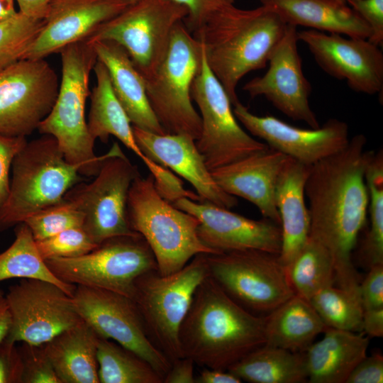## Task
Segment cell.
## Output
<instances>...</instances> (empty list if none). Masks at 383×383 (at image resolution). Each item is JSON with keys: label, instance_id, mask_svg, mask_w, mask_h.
Wrapping results in <instances>:
<instances>
[{"label": "cell", "instance_id": "obj_12", "mask_svg": "<svg viewBox=\"0 0 383 383\" xmlns=\"http://www.w3.org/2000/svg\"><path fill=\"white\" fill-rule=\"evenodd\" d=\"M191 95L201 121V135L196 145L210 171L269 148L239 125L230 99L207 64L204 48Z\"/></svg>", "mask_w": 383, "mask_h": 383}, {"label": "cell", "instance_id": "obj_29", "mask_svg": "<svg viewBox=\"0 0 383 383\" xmlns=\"http://www.w3.org/2000/svg\"><path fill=\"white\" fill-rule=\"evenodd\" d=\"M99 340L98 334L82 320L43 344L62 383H99Z\"/></svg>", "mask_w": 383, "mask_h": 383}, {"label": "cell", "instance_id": "obj_41", "mask_svg": "<svg viewBox=\"0 0 383 383\" xmlns=\"http://www.w3.org/2000/svg\"><path fill=\"white\" fill-rule=\"evenodd\" d=\"M172 1L187 9L188 14L183 22L192 34L199 31L214 14L235 2V0Z\"/></svg>", "mask_w": 383, "mask_h": 383}, {"label": "cell", "instance_id": "obj_45", "mask_svg": "<svg viewBox=\"0 0 383 383\" xmlns=\"http://www.w3.org/2000/svg\"><path fill=\"white\" fill-rule=\"evenodd\" d=\"M22 363L16 343H0V383H21Z\"/></svg>", "mask_w": 383, "mask_h": 383}, {"label": "cell", "instance_id": "obj_26", "mask_svg": "<svg viewBox=\"0 0 383 383\" xmlns=\"http://www.w3.org/2000/svg\"><path fill=\"white\" fill-rule=\"evenodd\" d=\"M89 43L92 45L97 60L106 66L114 94L133 126L157 134H166L150 106L143 78L126 50L111 40Z\"/></svg>", "mask_w": 383, "mask_h": 383}, {"label": "cell", "instance_id": "obj_49", "mask_svg": "<svg viewBox=\"0 0 383 383\" xmlns=\"http://www.w3.org/2000/svg\"><path fill=\"white\" fill-rule=\"evenodd\" d=\"M242 380L228 372L216 369L203 367L198 376L195 377V383H240Z\"/></svg>", "mask_w": 383, "mask_h": 383}, {"label": "cell", "instance_id": "obj_38", "mask_svg": "<svg viewBox=\"0 0 383 383\" xmlns=\"http://www.w3.org/2000/svg\"><path fill=\"white\" fill-rule=\"evenodd\" d=\"M84 215L71 201L64 199L27 218L25 223L35 240H40L70 228H82Z\"/></svg>", "mask_w": 383, "mask_h": 383}, {"label": "cell", "instance_id": "obj_22", "mask_svg": "<svg viewBox=\"0 0 383 383\" xmlns=\"http://www.w3.org/2000/svg\"><path fill=\"white\" fill-rule=\"evenodd\" d=\"M133 130L142 152L189 182L202 201L229 209L238 204L235 196L216 184L193 138L182 134H157L135 126Z\"/></svg>", "mask_w": 383, "mask_h": 383}, {"label": "cell", "instance_id": "obj_11", "mask_svg": "<svg viewBox=\"0 0 383 383\" xmlns=\"http://www.w3.org/2000/svg\"><path fill=\"white\" fill-rule=\"evenodd\" d=\"M206 258L209 275L250 312L270 313L295 294L277 255L242 250L208 253Z\"/></svg>", "mask_w": 383, "mask_h": 383}, {"label": "cell", "instance_id": "obj_17", "mask_svg": "<svg viewBox=\"0 0 383 383\" xmlns=\"http://www.w3.org/2000/svg\"><path fill=\"white\" fill-rule=\"evenodd\" d=\"M296 28L287 24L282 38L270 57L266 73L250 79L243 89L252 98L265 96L292 120L318 128L319 122L309 101L311 86L304 74L298 52Z\"/></svg>", "mask_w": 383, "mask_h": 383}, {"label": "cell", "instance_id": "obj_14", "mask_svg": "<svg viewBox=\"0 0 383 383\" xmlns=\"http://www.w3.org/2000/svg\"><path fill=\"white\" fill-rule=\"evenodd\" d=\"M59 85L44 58L23 59L0 70V134L26 137L38 129L55 104Z\"/></svg>", "mask_w": 383, "mask_h": 383}, {"label": "cell", "instance_id": "obj_15", "mask_svg": "<svg viewBox=\"0 0 383 383\" xmlns=\"http://www.w3.org/2000/svg\"><path fill=\"white\" fill-rule=\"evenodd\" d=\"M72 300L82 319L99 337L134 352L163 377L167 373L172 364L150 340L131 298L107 289L76 285Z\"/></svg>", "mask_w": 383, "mask_h": 383}, {"label": "cell", "instance_id": "obj_23", "mask_svg": "<svg viewBox=\"0 0 383 383\" xmlns=\"http://www.w3.org/2000/svg\"><path fill=\"white\" fill-rule=\"evenodd\" d=\"M288 156L268 148L211 171L216 184L226 193L256 206L265 218L280 226L275 204V187Z\"/></svg>", "mask_w": 383, "mask_h": 383}, {"label": "cell", "instance_id": "obj_54", "mask_svg": "<svg viewBox=\"0 0 383 383\" xmlns=\"http://www.w3.org/2000/svg\"><path fill=\"white\" fill-rule=\"evenodd\" d=\"M131 1H136V0H131Z\"/></svg>", "mask_w": 383, "mask_h": 383}, {"label": "cell", "instance_id": "obj_44", "mask_svg": "<svg viewBox=\"0 0 383 383\" xmlns=\"http://www.w3.org/2000/svg\"><path fill=\"white\" fill-rule=\"evenodd\" d=\"M359 294L363 310L383 307V265L369 268L366 277L360 283Z\"/></svg>", "mask_w": 383, "mask_h": 383}, {"label": "cell", "instance_id": "obj_6", "mask_svg": "<svg viewBox=\"0 0 383 383\" xmlns=\"http://www.w3.org/2000/svg\"><path fill=\"white\" fill-rule=\"evenodd\" d=\"M127 213L131 228L145 238L162 275L179 271L199 254L216 253L199 238V220L164 199L151 174L133 182Z\"/></svg>", "mask_w": 383, "mask_h": 383}, {"label": "cell", "instance_id": "obj_30", "mask_svg": "<svg viewBox=\"0 0 383 383\" xmlns=\"http://www.w3.org/2000/svg\"><path fill=\"white\" fill-rule=\"evenodd\" d=\"M326 328L309 301L295 294L265 317V345L304 353Z\"/></svg>", "mask_w": 383, "mask_h": 383}, {"label": "cell", "instance_id": "obj_10", "mask_svg": "<svg viewBox=\"0 0 383 383\" xmlns=\"http://www.w3.org/2000/svg\"><path fill=\"white\" fill-rule=\"evenodd\" d=\"M45 261L65 283L107 289L131 299L136 278L157 270L154 254L140 233L109 238L79 257Z\"/></svg>", "mask_w": 383, "mask_h": 383}, {"label": "cell", "instance_id": "obj_13", "mask_svg": "<svg viewBox=\"0 0 383 383\" xmlns=\"http://www.w3.org/2000/svg\"><path fill=\"white\" fill-rule=\"evenodd\" d=\"M122 150L103 162L93 181L79 182L65 198L84 215L82 228L97 245L118 235H135L129 223L127 202L130 187L140 176Z\"/></svg>", "mask_w": 383, "mask_h": 383}, {"label": "cell", "instance_id": "obj_7", "mask_svg": "<svg viewBox=\"0 0 383 383\" xmlns=\"http://www.w3.org/2000/svg\"><path fill=\"white\" fill-rule=\"evenodd\" d=\"M203 55L201 41L181 21L172 30L163 60L143 78L150 106L167 134L187 135L195 141L200 137L201 121L192 104L191 89Z\"/></svg>", "mask_w": 383, "mask_h": 383}, {"label": "cell", "instance_id": "obj_53", "mask_svg": "<svg viewBox=\"0 0 383 383\" xmlns=\"http://www.w3.org/2000/svg\"><path fill=\"white\" fill-rule=\"evenodd\" d=\"M338 3H340V4H347V0H334Z\"/></svg>", "mask_w": 383, "mask_h": 383}, {"label": "cell", "instance_id": "obj_21", "mask_svg": "<svg viewBox=\"0 0 383 383\" xmlns=\"http://www.w3.org/2000/svg\"><path fill=\"white\" fill-rule=\"evenodd\" d=\"M131 0H51L43 26L24 59H41L89 37Z\"/></svg>", "mask_w": 383, "mask_h": 383}, {"label": "cell", "instance_id": "obj_37", "mask_svg": "<svg viewBox=\"0 0 383 383\" xmlns=\"http://www.w3.org/2000/svg\"><path fill=\"white\" fill-rule=\"evenodd\" d=\"M43 26V19L20 11L0 20V70L25 58Z\"/></svg>", "mask_w": 383, "mask_h": 383}, {"label": "cell", "instance_id": "obj_25", "mask_svg": "<svg viewBox=\"0 0 383 383\" xmlns=\"http://www.w3.org/2000/svg\"><path fill=\"white\" fill-rule=\"evenodd\" d=\"M310 167L287 157L277 177L275 204L282 233L277 257L284 268L299 254L309 237L310 216L305 201V185Z\"/></svg>", "mask_w": 383, "mask_h": 383}, {"label": "cell", "instance_id": "obj_4", "mask_svg": "<svg viewBox=\"0 0 383 383\" xmlns=\"http://www.w3.org/2000/svg\"><path fill=\"white\" fill-rule=\"evenodd\" d=\"M59 52L62 77L57 96L38 130L56 139L66 160L79 165L83 177H95L104 160L121 150L114 142L106 153L97 156L95 140L88 131L85 106L90 95V74L97 56L92 45L85 39L67 45Z\"/></svg>", "mask_w": 383, "mask_h": 383}, {"label": "cell", "instance_id": "obj_47", "mask_svg": "<svg viewBox=\"0 0 383 383\" xmlns=\"http://www.w3.org/2000/svg\"><path fill=\"white\" fill-rule=\"evenodd\" d=\"M194 365L192 359L186 357L175 360L165 375L163 383H195Z\"/></svg>", "mask_w": 383, "mask_h": 383}, {"label": "cell", "instance_id": "obj_40", "mask_svg": "<svg viewBox=\"0 0 383 383\" xmlns=\"http://www.w3.org/2000/svg\"><path fill=\"white\" fill-rule=\"evenodd\" d=\"M18 350L22 363L21 383H62L43 345L22 343Z\"/></svg>", "mask_w": 383, "mask_h": 383}, {"label": "cell", "instance_id": "obj_27", "mask_svg": "<svg viewBox=\"0 0 383 383\" xmlns=\"http://www.w3.org/2000/svg\"><path fill=\"white\" fill-rule=\"evenodd\" d=\"M323 338L304 352L307 381L344 383L356 365L367 356L370 340L363 331L327 328Z\"/></svg>", "mask_w": 383, "mask_h": 383}, {"label": "cell", "instance_id": "obj_50", "mask_svg": "<svg viewBox=\"0 0 383 383\" xmlns=\"http://www.w3.org/2000/svg\"><path fill=\"white\" fill-rule=\"evenodd\" d=\"M51 0H14L21 13L34 18L43 19Z\"/></svg>", "mask_w": 383, "mask_h": 383}, {"label": "cell", "instance_id": "obj_2", "mask_svg": "<svg viewBox=\"0 0 383 383\" xmlns=\"http://www.w3.org/2000/svg\"><path fill=\"white\" fill-rule=\"evenodd\" d=\"M179 340L183 357L196 365L228 370L265 344V317L241 306L208 275L194 293Z\"/></svg>", "mask_w": 383, "mask_h": 383}, {"label": "cell", "instance_id": "obj_34", "mask_svg": "<svg viewBox=\"0 0 383 383\" xmlns=\"http://www.w3.org/2000/svg\"><path fill=\"white\" fill-rule=\"evenodd\" d=\"M285 270L295 294L308 301L318 291L335 282L330 252L310 237Z\"/></svg>", "mask_w": 383, "mask_h": 383}, {"label": "cell", "instance_id": "obj_35", "mask_svg": "<svg viewBox=\"0 0 383 383\" xmlns=\"http://www.w3.org/2000/svg\"><path fill=\"white\" fill-rule=\"evenodd\" d=\"M370 228L360 248V262L370 268L383 265V152H374L365 171Z\"/></svg>", "mask_w": 383, "mask_h": 383}, {"label": "cell", "instance_id": "obj_3", "mask_svg": "<svg viewBox=\"0 0 383 383\" xmlns=\"http://www.w3.org/2000/svg\"><path fill=\"white\" fill-rule=\"evenodd\" d=\"M287 26L265 6L241 9L233 4L217 12L193 34L201 41L207 64L232 106L239 101L236 88L240 79L266 67Z\"/></svg>", "mask_w": 383, "mask_h": 383}, {"label": "cell", "instance_id": "obj_46", "mask_svg": "<svg viewBox=\"0 0 383 383\" xmlns=\"http://www.w3.org/2000/svg\"><path fill=\"white\" fill-rule=\"evenodd\" d=\"M382 382H383V357L379 353L364 357L346 380V383Z\"/></svg>", "mask_w": 383, "mask_h": 383}, {"label": "cell", "instance_id": "obj_48", "mask_svg": "<svg viewBox=\"0 0 383 383\" xmlns=\"http://www.w3.org/2000/svg\"><path fill=\"white\" fill-rule=\"evenodd\" d=\"M362 331L371 337H382L383 307L363 310Z\"/></svg>", "mask_w": 383, "mask_h": 383}, {"label": "cell", "instance_id": "obj_28", "mask_svg": "<svg viewBox=\"0 0 383 383\" xmlns=\"http://www.w3.org/2000/svg\"><path fill=\"white\" fill-rule=\"evenodd\" d=\"M287 24L350 38L368 39V25L348 4L334 0H260Z\"/></svg>", "mask_w": 383, "mask_h": 383}, {"label": "cell", "instance_id": "obj_39", "mask_svg": "<svg viewBox=\"0 0 383 383\" xmlns=\"http://www.w3.org/2000/svg\"><path fill=\"white\" fill-rule=\"evenodd\" d=\"M35 245L44 260L79 257L98 246L82 228H70L49 238L35 240Z\"/></svg>", "mask_w": 383, "mask_h": 383}, {"label": "cell", "instance_id": "obj_43", "mask_svg": "<svg viewBox=\"0 0 383 383\" xmlns=\"http://www.w3.org/2000/svg\"><path fill=\"white\" fill-rule=\"evenodd\" d=\"M347 4L370 27L371 35L367 40L382 47L383 0H347Z\"/></svg>", "mask_w": 383, "mask_h": 383}, {"label": "cell", "instance_id": "obj_8", "mask_svg": "<svg viewBox=\"0 0 383 383\" xmlns=\"http://www.w3.org/2000/svg\"><path fill=\"white\" fill-rule=\"evenodd\" d=\"M206 254L194 256L179 271L162 275L151 270L134 282L132 299L142 318L148 337L171 362L184 357L179 332L194 293L209 275Z\"/></svg>", "mask_w": 383, "mask_h": 383}, {"label": "cell", "instance_id": "obj_9", "mask_svg": "<svg viewBox=\"0 0 383 383\" xmlns=\"http://www.w3.org/2000/svg\"><path fill=\"white\" fill-rule=\"evenodd\" d=\"M187 14L186 7L172 0H136L99 26L85 40L119 44L145 78L163 60L174 28Z\"/></svg>", "mask_w": 383, "mask_h": 383}, {"label": "cell", "instance_id": "obj_19", "mask_svg": "<svg viewBox=\"0 0 383 383\" xmlns=\"http://www.w3.org/2000/svg\"><path fill=\"white\" fill-rule=\"evenodd\" d=\"M233 106L236 119L252 135L306 165L311 166L340 151L350 140L348 124L336 118L328 120L318 128L304 129L273 116L255 115L240 101Z\"/></svg>", "mask_w": 383, "mask_h": 383}, {"label": "cell", "instance_id": "obj_24", "mask_svg": "<svg viewBox=\"0 0 383 383\" xmlns=\"http://www.w3.org/2000/svg\"><path fill=\"white\" fill-rule=\"evenodd\" d=\"M94 72L96 82L90 92V109L87 128L91 137L107 143L110 135L118 138L145 165L159 185L170 175V170L148 158L138 145L131 122L113 90L106 66L97 60Z\"/></svg>", "mask_w": 383, "mask_h": 383}, {"label": "cell", "instance_id": "obj_5", "mask_svg": "<svg viewBox=\"0 0 383 383\" xmlns=\"http://www.w3.org/2000/svg\"><path fill=\"white\" fill-rule=\"evenodd\" d=\"M11 167L9 196L0 209V231L60 202L69 189L84 179L81 167L66 160L50 135L27 142Z\"/></svg>", "mask_w": 383, "mask_h": 383}, {"label": "cell", "instance_id": "obj_32", "mask_svg": "<svg viewBox=\"0 0 383 383\" xmlns=\"http://www.w3.org/2000/svg\"><path fill=\"white\" fill-rule=\"evenodd\" d=\"M15 235L11 245L0 254V282L11 278L38 279L52 282L72 296L76 286L62 282L51 272L25 223L16 226Z\"/></svg>", "mask_w": 383, "mask_h": 383}, {"label": "cell", "instance_id": "obj_33", "mask_svg": "<svg viewBox=\"0 0 383 383\" xmlns=\"http://www.w3.org/2000/svg\"><path fill=\"white\" fill-rule=\"evenodd\" d=\"M97 361L100 383H163L148 361L110 339L99 337Z\"/></svg>", "mask_w": 383, "mask_h": 383}, {"label": "cell", "instance_id": "obj_16", "mask_svg": "<svg viewBox=\"0 0 383 383\" xmlns=\"http://www.w3.org/2000/svg\"><path fill=\"white\" fill-rule=\"evenodd\" d=\"M11 316L6 339L43 345L82 321L72 296L59 286L38 279H21L5 295Z\"/></svg>", "mask_w": 383, "mask_h": 383}, {"label": "cell", "instance_id": "obj_31", "mask_svg": "<svg viewBox=\"0 0 383 383\" xmlns=\"http://www.w3.org/2000/svg\"><path fill=\"white\" fill-rule=\"evenodd\" d=\"M228 371L242 382L252 383L307 382L304 353L265 344L233 364Z\"/></svg>", "mask_w": 383, "mask_h": 383}, {"label": "cell", "instance_id": "obj_42", "mask_svg": "<svg viewBox=\"0 0 383 383\" xmlns=\"http://www.w3.org/2000/svg\"><path fill=\"white\" fill-rule=\"evenodd\" d=\"M27 142L26 137H12L0 134V209L9 196V170L13 160Z\"/></svg>", "mask_w": 383, "mask_h": 383}, {"label": "cell", "instance_id": "obj_36", "mask_svg": "<svg viewBox=\"0 0 383 383\" xmlns=\"http://www.w3.org/2000/svg\"><path fill=\"white\" fill-rule=\"evenodd\" d=\"M309 302L327 328L362 331L363 309L358 295L331 285L318 291Z\"/></svg>", "mask_w": 383, "mask_h": 383}, {"label": "cell", "instance_id": "obj_18", "mask_svg": "<svg viewBox=\"0 0 383 383\" xmlns=\"http://www.w3.org/2000/svg\"><path fill=\"white\" fill-rule=\"evenodd\" d=\"M319 67L334 78L345 80L356 92L374 95L383 89V54L367 39L316 30L298 31Z\"/></svg>", "mask_w": 383, "mask_h": 383}, {"label": "cell", "instance_id": "obj_20", "mask_svg": "<svg viewBox=\"0 0 383 383\" xmlns=\"http://www.w3.org/2000/svg\"><path fill=\"white\" fill-rule=\"evenodd\" d=\"M172 204L199 220V238L216 253L258 250L278 255L280 252V226L269 219L248 218L206 201L181 198Z\"/></svg>", "mask_w": 383, "mask_h": 383}, {"label": "cell", "instance_id": "obj_51", "mask_svg": "<svg viewBox=\"0 0 383 383\" xmlns=\"http://www.w3.org/2000/svg\"><path fill=\"white\" fill-rule=\"evenodd\" d=\"M11 326V316L4 292L0 290V343L5 340Z\"/></svg>", "mask_w": 383, "mask_h": 383}, {"label": "cell", "instance_id": "obj_52", "mask_svg": "<svg viewBox=\"0 0 383 383\" xmlns=\"http://www.w3.org/2000/svg\"><path fill=\"white\" fill-rule=\"evenodd\" d=\"M17 11L14 0H0V20L9 18Z\"/></svg>", "mask_w": 383, "mask_h": 383}, {"label": "cell", "instance_id": "obj_1", "mask_svg": "<svg viewBox=\"0 0 383 383\" xmlns=\"http://www.w3.org/2000/svg\"><path fill=\"white\" fill-rule=\"evenodd\" d=\"M357 134L340 151L310 167L305 185L310 216L309 237L330 252L338 287L360 296V276L352 252L365 227L369 196L367 166L374 152Z\"/></svg>", "mask_w": 383, "mask_h": 383}]
</instances>
